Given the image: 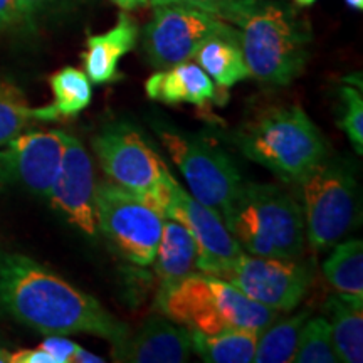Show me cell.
Masks as SVG:
<instances>
[{
  "label": "cell",
  "mask_w": 363,
  "mask_h": 363,
  "mask_svg": "<svg viewBox=\"0 0 363 363\" xmlns=\"http://www.w3.org/2000/svg\"><path fill=\"white\" fill-rule=\"evenodd\" d=\"M220 278L259 305L276 311H291L310 289L311 269L296 259L259 257L244 252Z\"/></svg>",
  "instance_id": "cell-12"
},
{
  "label": "cell",
  "mask_w": 363,
  "mask_h": 363,
  "mask_svg": "<svg viewBox=\"0 0 363 363\" xmlns=\"http://www.w3.org/2000/svg\"><path fill=\"white\" fill-rule=\"evenodd\" d=\"M239 2H242V0H163L162 4H182V6H190L195 9H201V11H206L208 13H214V16L222 19V17H224L230 9L238 6Z\"/></svg>",
  "instance_id": "cell-30"
},
{
  "label": "cell",
  "mask_w": 363,
  "mask_h": 363,
  "mask_svg": "<svg viewBox=\"0 0 363 363\" xmlns=\"http://www.w3.org/2000/svg\"><path fill=\"white\" fill-rule=\"evenodd\" d=\"M115 6H118L121 11L130 12V11H136V9L145 7L147 4H150V0H111Z\"/></svg>",
  "instance_id": "cell-34"
},
{
  "label": "cell",
  "mask_w": 363,
  "mask_h": 363,
  "mask_svg": "<svg viewBox=\"0 0 363 363\" xmlns=\"http://www.w3.org/2000/svg\"><path fill=\"white\" fill-rule=\"evenodd\" d=\"M338 126L347 133L357 155L363 153V98L355 86L340 88Z\"/></svg>",
  "instance_id": "cell-27"
},
{
  "label": "cell",
  "mask_w": 363,
  "mask_h": 363,
  "mask_svg": "<svg viewBox=\"0 0 363 363\" xmlns=\"http://www.w3.org/2000/svg\"><path fill=\"white\" fill-rule=\"evenodd\" d=\"M222 220L251 256L298 259L303 254L306 234L301 207L276 185L242 182Z\"/></svg>",
  "instance_id": "cell-3"
},
{
  "label": "cell",
  "mask_w": 363,
  "mask_h": 363,
  "mask_svg": "<svg viewBox=\"0 0 363 363\" xmlns=\"http://www.w3.org/2000/svg\"><path fill=\"white\" fill-rule=\"evenodd\" d=\"M84 0H16V22L34 24L51 13L61 12Z\"/></svg>",
  "instance_id": "cell-28"
},
{
  "label": "cell",
  "mask_w": 363,
  "mask_h": 363,
  "mask_svg": "<svg viewBox=\"0 0 363 363\" xmlns=\"http://www.w3.org/2000/svg\"><path fill=\"white\" fill-rule=\"evenodd\" d=\"M138 38V24L125 11L120 12L118 22L110 30L89 35L81 59L91 83L106 84L120 78V61L136 48Z\"/></svg>",
  "instance_id": "cell-16"
},
{
  "label": "cell",
  "mask_w": 363,
  "mask_h": 363,
  "mask_svg": "<svg viewBox=\"0 0 363 363\" xmlns=\"http://www.w3.org/2000/svg\"><path fill=\"white\" fill-rule=\"evenodd\" d=\"M160 214L163 219L179 222L194 238L199 252L197 271L220 278L244 254L219 212L194 199L177 184L174 175L163 194Z\"/></svg>",
  "instance_id": "cell-11"
},
{
  "label": "cell",
  "mask_w": 363,
  "mask_h": 363,
  "mask_svg": "<svg viewBox=\"0 0 363 363\" xmlns=\"http://www.w3.org/2000/svg\"><path fill=\"white\" fill-rule=\"evenodd\" d=\"M163 0H150V4H152V6H160Z\"/></svg>",
  "instance_id": "cell-38"
},
{
  "label": "cell",
  "mask_w": 363,
  "mask_h": 363,
  "mask_svg": "<svg viewBox=\"0 0 363 363\" xmlns=\"http://www.w3.org/2000/svg\"><path fill=\"white\" fill-rule=\"evenodd\" d=\"M212 38H239L238 29L220 17L182 4L153 6V17L143 29V51L148 62L165 69L194 59Z\"/></svg>",
  "instance_id": "cell-10"
},
{
  "label": "cell",
  "mask_w": 363,
  "mask_h": 363,
  "mask_svg": "<svg viewBox=\"0 0 363 363\" xmlns=\"http://www.w3.org/2000/svg\"><path fill=\"white\" fill-rule=\"evenodd\" d=\"M335 352L338 362L362 363L363 360V296L338 294L326 299Z\"/></svg>",
  "instance_id": "cell-19"
},
{
  "label": "cell",
  "mask_w": 363,
  "mask_h": 363,
  "mask_svg": "<svg viewBox=\"0 0 363 363\" xmlns=\"http://www.w3.org/2000/svg\"><path fill=\"white\" fill-rule=\"evenodd\" d=\"M104 360L101 357H98L96 353H91L88 350H84L83 347L76 348L74 355H72V362L71 363H103Z\"/></svg>",
  "instance_id": "cell-33"
},
{
  "label": "cell",
  "mask_w": 363,
  "mask_h": 363,
  "mask_svg": "<svg viewBox=\"0 0 363 363\" xmlns=\"http://www.w3.org/2000/svg\"><path fill=\"white\" fill-rule=\"evenodd\" d=\"M192 353L190 331L167 316H152L136 333L113 345V360L135 363H182Z\"/></svg>",
  "instance_id": "cell-15"
},
{
  "label": "cell",
  "mask_w": 363,
  "mask_h": 363,
  "mask_svg": "<svg viewBox=\"0 0 363 363\" xmlns=\"http://www.w3.org/2000/svg\"><path fill=\"white\" fill-rule=\"evenodd\" d=\"M147 96L167 104L190 103L202 106L216 96V84L197 62L184 61L157 71L145 83Z\"/></svg>",
  "instance_id": "cell-17"
},
{
  "label": "cell",
  "mask_w": 363,
  "mask_h": 363,
  "mask_svg": "<svg viewBox=\"0 0 363 363\" xmlns=\"http://www.w3.org/2000/svg\"><path fill=\"white\" fill-rule=\"evenodd\" d=\"M9 358H11V352L0 345V363H9Z\"/></svg>",
  "instance_id": "cell-36"
},
{
  "label": "cell",
  "mask_w": 363,
  "mask_h": 363,
  "mask_svg": "<svg viewBox=\"0 0 363 363\" xmlns=\"http://www.w3.org/2000/svg\"><path fill=\"white\" fill-rule=\"evenodd\" d=\"M16 22V0H0V29Z\"/></svg>",
  "instance_id": "cell-32"
},
{
  "label": "cell",
  "mask_w": 363,
  "mask_h": 363,
  "mask_svg": "<svg viewBox=\"0 0 363 363\" xmlns=\"http://www.w3.org/2000/svg\"><path fill=\"white\" fill-rule=\"evenodd\" d=\"M67 133L24 130L0 147V185H17L48 199L65 155Z\"/></svg>",
  "instance_id": "cell-13"
},
{
  "label": "cell",
  "mask_w": 363,
  "mask_h": 363,
  "mask_svg": "<svg viewBox=\"0 0 363 363\" xmlns=\"http://www.w3.org/2000/svg\"><path fill=\"white\" fill-rule=\"evenodd\" d=\"M52 89V103L43 108H33L34 120L56 121L74 118L89 106L93 86L84 71L78 67H62L49 78Z\"/></svg>",
  "instance_id": "cell-20"
},
{
  "label": "cell",
  "mask_w": 363,
  "mask_h": 363,
  "mask_svg": "<svg viewBox=\"0 0 363 363\" xmlns=\"http://www.w3.org/2000/svg\"><path fill=\"white\" fill-rule=\"evenodd\" d=\"M294 2L299 4V6H303V7H310L316 2V0H294Z\"/></svg>",
  "instance_id": "cell-37"
},
{
  "label": "cell",
  "mask_w": 363,
  "mask_h": 363,
  "mask_svg": "<svg viewBox=\"0 0 363 363\" xmlns=\"http://www.w3.org/2000/svg\"><path fill=\"white\" fill-rule=\"evenodd\" d=\"M93 152L113 184L138 195L160 212L172 174L155 150L128 125H113L93 138Z\"/></svg>",
  "instance_id": "cell-8"
},
{
  "label": "cell",
  "mask_w": 363,
  "mask_h": 363,
  "mask_svg": "<svg viewBox=\"0 0 363 363\" xmlns=\"http://www.w3.org/2000/svg\"><path fill=\"white\" fill-rule=\"evenodd\" d=\"M222 19L238 29L251 78L269 86H286L305 69L310 30L284 2L242 0Z\"/></svg>",
  "instance_id": "cell-2"
},
{
  "label": "cell",
  "mask_w": 363,
  "mask_h": 363,
  "mask_svg": "<svg viewBox=\"0 0 363 363\" xmlns=\"http://www.w3.org/2000/svg\"><path fill=\"white\" fill-rule=\"evenodd\" d=\"M293 362L298 363H337L328 320L323 316L308 318L298 338Z\"/></svg>",
  "instance_id": "cell-25"
},
{
  "label": "cell",
  "mask_w": 363,
  "mask_h": 363,
  "mask_svg": "<svg viewBox=\"0 0 363 363\" xmlns=\"http://www.w3.org/2000/svg\"><path fill=\"white\" fill-rule=\"evenodd\" d=\"M310 311L303 310L298 315L274 320L257 337L252 362L256 363H288L293 362L298 347V338Z\"/></svg>",
  "instance_id": "cell-23"
},
{
  "label": "cell",
  "mask_w": 363,
  "mask_h": 363,
  "mask_svg": "<svg viewBox=\"0 0 363 363\" xmlns=\"http://www.w3.org/2000/svg\"><path fill=\"white\" fill-rule=\"evenodd\" d=\"M98 229L126 261L150 266L163 229V216L152 203L113 182L96 184Z\"/></svg>",
  "instance_id": "cell-7"
},
{
  "label": "cell",
  "mask_w": 363,
  "mask_h": 363,
  "mask_svg": "<svg viewBox=\"0 0 363 363\" xmlns=\"http://www.w3.org/2000/svg\"><path fill=\"white\" fill-rule=\"evenodd\" d=\"M153 130L184 175L190 195L222 216L244 182L234 162L197 136L180 133L160 123H153Z\"/></svg>",
  "instance_id": "cell-9"
},
{
  "label": "cell",
  "mask_w": 363,
  "mask_h": 363,
  "mask_svg": "<svg viewBox=\"0 0 363 363\" xmlns=\"http://www.w3.org/2000/svg\"><path fill=\"white\" fill-rule=\"evenodd\" d=\"M345 4H347L348 7L355 9V11H362L363 9V0H345Z\"/></svg>",
  "instance_id": "cell-35"
},
{
  "label": "cell",
  "mask_w": 363,
  "mask_h": 363,
  "mask_svg": "<svg viewBox=\"0 0 363 363\" xmlns=\"http://www.w3.org/2000/svg\"><path fill=\"white\" fill-rule=\"evenodd\" d=\"M259 333L252 330H227L216 335L190 331L192 350L208 363L252 362Z\"/></svg>",
  "instance_id": "cell-22"
},
{
  "label": "cell",
  "mask_w": 363,
  "mask_h": 363,
  "mask_svg": "<svg viewBox=\"0 0 363 363\" xmlns=\"http://www.w3.org/2000/svg\"><path fill=\"white\" fill-rule=\"evenodd\" d=\"M197 244L179 222L165 219L152 264L162 283V291L174 288L182 279L197 271Z\"/></svg>",
  "instance_id": "cell-18"
},
{
  "label": "cell",
  "mask_w": 363,
  "mask_h": 363,
  "mask_svg": "<svg viewBox=\"0 0 363 363\" xmlns=\"http://www.w3.org/2000/svg\"><path fill=\"white\" fill-rule=\"evenodd\" d=\"M158 306L177 325L203 335L227 330L261 333L279 318V311L252 301L225 279L197 271L160 291Z\"/></svg>",
  "instance_id": "cell-4"
},
{
  "label": "cell",
  "mask_w": 363,
  "mask_h": 363,
  "mask_svg": "<svg viewBox=\"0 0 363 363\" xmlns=\"http://www.w3.org/2000/svg\"><path fill=\"white\" fill-rule=\"evenodd\" d=\"M39 347L54 358V363H71L78 343L65 338V335H45Z\"/></svg>",
  "instance_id": "cell-29"
},
{
  "label": "cell",
  "mask_w": 363,
  "mask_h": 363,
  "mask_svg": "<svg viewBox=\"0 0 363 363\" xmlns=\"http://www.w3.org/2000/svg\"><path fill=\"white\" fill-rule=\"evenodd\" d=\"M235 143L244 157L288 182L328 157L323 135L298 104L262 111L239 131Z\"/></svg>",
  "instance_id": "cell-5"
},
{
  "label": "cell",
  "mask_w": 363,
  "mask_h": 363,
  "mask_svg": "<svg viewBox=\"0 0 363 363\" xmlns=\"http://www.w3.org/2000/svg\"><path fill=\"white\" fill-rule=\"evenodd\" d=\"M48 201L72 227L91 239L98 238L96 180L93 162L79 140L69 133Z\"/></svg>",
  "instance_id": "cell-14"
},
{
  "label": "cell",
  "mask_w": 363,
  "mask_h": 363,
  "mask_svg": "<svg viewBox=\"0 0 363 363\" xmlns=\"http://www.w3.org/2000/svg\"><path fill=\"white\" fill-rule=\"evenodd\" d=\"M0 310L43 335L88 333L118 345L130 333L98 299L17 252L0 256Z\"/></svg>",
  "instance_id": "cell-1"
},
{
  "label": "cell",
  "mask_w": 363,
  "mask_h": 363,
  "mask_svg": "<svg viewBox=\"0 0 363 363\" xmlns=\"http://www.w3.org/2000/svg\"><path fill=\"white\" fill-rule=\"evenodd\" d=\"M9 363H54V358L39 347L34 350H19L11 353Z\"/></svg>",
  "instance_id": "cell-31"
},
{
  "label": "cell",
  "mask_w": 363,
  "mask_h": 363,
  "mask_svg": "<svg viewBox=\"0 0 363 363\" xmlns=\"http://www.w3.org/2000/svg\"><path fill=\"white\" fill-rule=\"evenodd\" d=\"M194 61L219 88L229 89L240 81L251 78V72L240 51L239 38L208 39L195 52Z\"/></svg>",
  "instance_id": "cell-21"
},
{
  "label": "cell",
  "mask_w": 363,
  "mask_h": 363,
  "mask_svg": "<svg viewBox=\"0 0 363 363\" xmlns=\"http://www.w3.org/2000/svg\"><path fill=\"white\" fill-rule=\"evenodd\" d=\"M33 120V108L19 86L0 79V147L27 130Z\"/></svg>",
  "instance_id": "cell-26"
},
{
  "label": "cell",
  "mask_w": 363,
  "mask_h": 363,
  "mask_svg": "<svg viewBox=\"0 0 363 363\" xmlns=\"http://www.w3.org/2000/svg\"><path fill=\"white\" fill-rule=\"evenodd\" d=\"M325 278L340 294L363 296V244L352 239L335 246L323 264Z\"/></svg>",
  "instance_id": "cell-24"
},
{
  "label": "cell",
  "mask_w": 363,
  "mask_h": 363,
  "mask_svg": "<svg viewBox=\"0 0 363 363\" xmlns=\"http://www.w3.org/2000/svg\"><path fill=\"white\" fill-rule=\"evenodd\" d=\"M303 201L305 234L315 251L338 242L355 224L357 180L347 165L325 157L294 182Z\"/></svg>",
  "instance_id": "cell-6"
}]
</instances>
